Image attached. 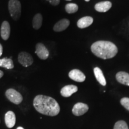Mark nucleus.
Masks as SVG:
<instances>
[{"instance_id": "nucleus-9", "label": "nucleus", "mask_w": 129, "mask_h": 129, "mask_svg": "<svg viewBox=\"0 0 129 129\" xmlns=\"http://www.w3.org/2000/svg\"><path fill=\"white\" fill-rule=\"evenodd\" d=\"M78 91V87L74 85H68L63 87L60 90V94L64 98L70 97L72 94Z\"/></svg>"}, {"instance_id": "nucleus-23", "label": "nucleus", "mask_w": 129, "mask_h": 129, "mask_svg": "<svg viewBox=\"0 0 129 129\" xmlns=\"http://www.w3.org/2000/svg\"><path fill=\"white\" fill-rule=\"evenodd\" d=\"M3 46H2V45L0 44V57H1L3 54Z\"/></svg>"}, {"instance_id": "nucleus-17", "label": "nucleus", "mask_w": 129, "mask_h": 129, "mask_svg": "<svg viewBox=\"0 0 129 129\" xmlns=\"http://www.w3.org/2000/svg\"><path fill=\"white\" fill-rule=\"evenodd\" d=\"M43 23V16L40 13L35 14L32 20V26L35 29H39Z\"/></svg>"}, {"instance_id": "nucleus-2", "label": "nucleus", "mask_w": 129, "mask_h": 129, "mask_svg": "<svg viewBox=\"0 0 129 129\" xmlns=\"http://www.w3.org/2000/svg\"><path fill=\"white\" fill-rule=\"evenodd\" d=\"M91 50L97 57L103 59L114 57L118 53V48L114 43L107 41H98L91 46Z\"/></svg>"}, {"instance_id": "nucleus-15", "label": "nucleus", "mask_w": 129, "mask_h": 129, "mask_svg": "<svg viewBox=\"0 0 129 129\" xmlns=\"http://www.w3.org/2000/svg\"><path fill=\"white\" fill-rule=\"evenodd\" d=\"M116 79L120 83L129 86V74L123 71L118 72L116 75Z\"/></svg>"}, {"instance_id": "nucleus-18", "label": "nucleus", "mask_w": 129, "mask_h": 129, "mask_svg": "<svg viewBox=\"0 0 129 129\" xmlns=\"http://www.w3.org/2000/svg\"><path fill=\"white\" fill-rule=\"evenodd\" d=\"M0 67L4 68L7 69L14 68V63L10 58H3L0 59Z\"/></svg>"}, {"instance_id": "nucleus-8", "label": "nucleus", "mask_w": 129, "mask_h": 129, "mask_svg": "<svg viewBox=\"0 0 129 129\" xmlns=\"http://www.w3.org/2000/svg\"><path fill=\"white\" fill-rule=\"evenodd\" d=\"M69 77L71 80L77 82H80V83L84 81L85 80L84 74L79 69H77L71 71L69 73Z\"/></svg>"}, {"instance_id": "nucleus-13", "label": "nucleus", "mask_w": 129, "mask_h": 129, "mask_svg": "<svg viewBox=\"0 0 129 129\" xmlns=\"http://www.w3.org/2000/svg\"><path fill=\"white\" fill-rule=\"evenodd\" d=\"M93 19L90 16H85L80 19L77 22V26L79 28L83 29L87 28L93 23Z\"/></svg>"}, {"instance_id": "nucleus-7", "label": "nucleus", "mask_w": 129, "mask_h": 129, "mask_svg": "<svg viewBox=\"0 0 129 129\" xmlns=\"http://www.w3.org/2000/svg\"><path fill=\"white\" fill-rule=\"evenodd\" d=\"M88 110V106L87 105L79 102L74 106L72 108V113L74 115L76 116H81L86 113Z\"/></svg>"}, {"instance_id": "nucleus-10", "label": "nucleus", "mask_w": 129, "mask_h": 129, "mask_svg": "<svg viewBox=\"0 0 129 129\" xmlns=\"http://www.w3.org/2000/svg\"><path fill=\"white\" fill-rule=\"evenodd\" d=\"M5 122L8 128H10L14 126L16 123V116L13 111H8L5 115Z\"/></svg>"}, {"instance_id": "nucleus-25", "label": "nucleus", "mask_w": 129, "mask_h": 129, "mask_svg": "<svg viewBox=\"0 0 129 129\" xmlns=\"http://www.w3.org/2000/svg\"><path fill=\"white\" fill-rule=\"evenodd\" d=\"M16 129H24L23 127H17V128Z\"/></svg>"}, {"instance_id": "nucleus-3", "label": "nucleus", "mask_w": 129, "mask_h": 129, "mask_svg": "<svg viewBox=\"0 0 129 129\" xmlns=\"http://www.w3.org/2000/svg\"><path fill=\"white\" fill-rule=\"evenodd\" d=\"M10 14L14 20H18L21 15V4L18 0H10L9 2Z\"/></svg>"}, {"instance_id": "nucleus-11", "label": "nucleus", "mask_w": 129, "mask_h": 129, "mask_svg": "<svg viewBox=\"0 0 129 129\" xmlns=\"http://www.w3.org/2000/svg\"><path fill=\"white\" fill-rule=\"evenodd\" d=\"M10 34V26L7 21H4L1 27V36L4 40L9 39Z\"/></svg>"}, {"instance_id": "nucleus-27", "label": "nucleus", "mask_w": 129, "mask_h": 129, "mask_svg": "<svg viewBox=\"0 0 129 129\" xmlns=\"http://www.w3.org/2000/svg\"><path fill=\"white\" fill-rule=\"evenodd\" d=\"M67 1H71V0H67Z\"/></svg>"}, {"instance_id": "nucleus-6", "label": "nucleus", "mask_w": 129, "mask_h": 129, "mask_svg": "<svg viewBox=\"0 0 129 129\" xmlns=\"http://www.w3.org/2000/svg\"><path fill=\"white\" fill-rule=\"evenodd\" d=\"M35 53L38 57L42 59V60H46L48 57L49 56V51L46 46L42 43H38L35 47Z\"/></svg>"}, {"instance_id": "nucleus-24", "label": "nucleus", "mask_w": 129, "mask_h": 129, "mask_svg": "<svg viewBox=\"0 0 129 129\" xmlns=\"http://www.w3.org/2000/svg\"><path fill=\"white\" fill-rule=\"evenodd\" d=\"M3 75H4V73H3V72L1 71H0V78H2Z\"/></svg>"}, {"instance_id": "nucleus-20", "label": "nucleus", "mask_w": 129, "mask_h": 129, "mask_svg": "<svg viewBox=\"0 0 129 129\" xmlns=\"http://www.w3.org/2000/svg\"><path fill=\"white\" fill-rule=\"evenodd\" d=\"M114 129H128V127L124 121L120 120L115 124Z\"/></svg>"}, {"instance_id": "nucleus-1", "label": "nucleus", "mask_w": 129, "mask_h": 129, "mask_svg": "<svg viewBox=\"0 0 129 129\" xmlns=\"http://www.w3.org/2000/svg\"><path fill=\"white\" fill-rule=\"evenodd\" d=\"M33 105L35 109L43 115H57L60 112V106L57 101L51 97L38 95L34 99Z\"/></svg>"}, {"instance_id": "nucleus-14", "label": "nucleus", "mask_w": 129, "mask_h": 129, "mask_svg": "<svg viewBox=\"0 0 129 129\" xmlns=\"http://www.w3.org/2000/svg\"><path fill=\"white\" fill-rule=\"evenodd\" d=\"M112 7L110 1H102L95 5V10L98 12H106Z\"/></svg>"}, {"instance_id": "nucleus-4", "label": "nucleus", "mask_w": 129, "mask_h": 129, "mask_svg": "<svg viewBox=\"0 0 129 129\" xmlns=\"http://www.w3.org/2000/svg\"><path fill=\"white\" fill-rule=\"evenodd\" d=\"M6 96L10 101L12 103L19 105L23 101V97L18 91L13 88H9L6 92Z\"/></svg>"}, {"instance_id": "nucleus-19", "label": "nucleus", "mask_w": 129, "mask_h": 129, "mask_svg": "<svg viewBox=\"0 0 129 129\" xmlns=\"http://www.w3.org/2000/svg\"><path fill=\"white\" fill-rule=\"evenodd\" d=\"M78 10V6L74 3H69L66 5L65 10L68 13H74L77 12Z\"/></svg>"}, {"instance_id": "nucleus-26", "label": "nucleus", "mask_w": 129, "mask_h": 129, "mask_svg": "<svg viewBox=\"0 0 129 129\" xmlns=\"http://www.w3.org/2000/svg\"><path fill=\"white\" fill-rule=\"evenodd\" d=\"M85 1H87V2H88V1H89L90 0H85Z\"/></svg>"}, {"instance_id": "nucleus-16", "label": "nucleus", "mask_w": 129, "mask_h": 129, "mask_svg": "<svg viewBox=\"0 0 129 129\" xmlns=\"http://www.w3.org/2000/svg\"><path fill=\"white\" fill-rule=\"evenodd\" d=\"M94 76L96 77L98 81L103 86H105L106 85V81L105 78L104 74L99 67H96L94 68Z\"/></svg>"}, {"instance_id": "nucleus-21", "label": "nucleus", "mask_w": 129, "mask_h": 129, "mask_svg": "<svg viewBox=\"0 0 129 129\" xmlns=\"http://www.w3.org/2000/svg\"><path fill=\"white\" fill-rule=\"evenodd\" d=\"M121 104L122 106L125 108V109L129 111V98H123L121 99L120 101Z\"/></svg>"}, {"instance_id": "nucleus-12", "label": "nucleus", "mask_w": 129, "mask_h": 129, "mask_svg": "<svg viewBox=\"0 0 129 129\" xmlns=\"http://www.w3.org/2000/svg\"><path fill=\"white\" fill-rule=\"evenodd\" d=\"M69 24H70V22L69 20L66 19H62L54 25L53 27V30L56 32L63 31L69 26Z\"/></svg>"}, {"instance_id": "nucleus-22", "label": "nucleus", "mask_w": 129, "mask_h": 129, "mask_svg": "<svg viewBox=\"0 0 129 129\" xmlns=\"http://www.w3.org/2000/svg\"><path fill=\"white\" fill-rule=\"evenodd\" d=\"M53 6H57L60 3V0H47Z\"/></svg>"}, {"instance_id": "nucleus-5", "label": "nucleus", "mask_w": 129, "mask_h": 129, "mask_svg": "<svg viewBox=\"0 0 129 129\" xmlns=\"http://www.w3.org/2000/svg\"><path fill=\"white\" fill-rule=\"evenodd\" d=\"M18 60L19 62L24 67H29L34 62L32 56L26 52H21L19 53Z\"/></svg>"}]
</instances>
